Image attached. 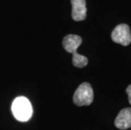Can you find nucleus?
<instances>
[{
    "label": "nucleus",
    "mask_w": 131,
    "mask_h": 130,
    "mask_svg": "<svg viewBox=\"0 0 131 130\" xmlns=\"http://www.w3.org/2000/svg\"><path fill=\"white\" fill-rule=\"evenodd\" d=\"M12 112L18 121L26 122L32 116V107L30 101L24 96L15 98L12 103Z\"/></svg>",
    "instance_id": "1"
},
{
    "label": "nucleus",
    "mask_w": 131,
    "mask_h": 130,
    "mask_svg": "<svg viewBox=\"0 0 131 130\" xmlns=\"http://www.w3.org/2000/svg\"><path fill=\"white\" fill-rule=\"evenodd\" d=\"M94 98L93 90L89 83H82L74 94L73 101L75 105L79 107L89 106L92 103Z\"/></svg>",
    "instance_id": "2"
},
{
    "label": "nucleus",
    "mask_w": 131,
    "mask_h": 130,
    "mask_svg": "<svg viewBox=\"0 0 131 130\" xmlns=\"http://www.w3.org/2000/svg\"><path fill=\"white\" fill-rule=\"evenodd\" d=\"M111 37L115 43L121 44L123 46L129 45L131 43V33L129 26L126 24L117 26L113 30Z\"/></svg>",
    "instance_id": "3"
},
{
    "label": "nucleus",
    "mask_w": 131,
    "mask_h": 130,
    "mask_svg": "<svg viewBox=\"0 0 131 130\" xmlns=\"http://www.w3.org/2000/svg\"><path fill=\"white\" fill-rule=\"evenodd\" d=\"M72 18L75 21L84 20L86 18V3L85 0H71Z\"/></svg>",
    "instance_id": "4"
},
{
    "label": "nucleus",
    "mask_w": 131,
    "mask_h": 130,
    "mask_svg": "<svg viewBox=\"0 0 131 130\" xmlns=\"http://www.w3.org/2000/svg\"><path fill=\"white\" fill-rule=\"evenodd\" d=\"M115 126L121 130L131 128V108H124L119 112L115 119Z\"/></svg>",
    "instance_id": "5"
},
{
    "label": "nucleus",
    "mask_w": 131,
    "mask_h": 130,
    "mask_svg": "<svg viewBox=\"0 0 131 130\" xmlns=\"http://www.w3.org/2000/svg\"><path fill=\"white\" fill-rule=\"evenodd\" d=\"M81 43H82L81 37L77 35H68L63 40V48L68 52L72 54L77 52V49L81 45Z\"/></svg>",
    "instance_id": "6"
},
{
    "label": "nucleus",
    "mask_w": 131,
    "mask_h": 130,
    "mask_svg": "<svg viewBox=\"0 0 131 130\" xmlns=\"http://www.w3.org/2000/svg\"><path fill=\"white\" fill-rule=\"evenodd\" d=\"M72 62H73V65L76 68H84L87 65L88 59L83 55L79 54L78 52H75L73 54V58H72Z\"/></svg>",
    "instance_id": "7"
},
{
    "label": "nucleus",
    "mask_w": 131,
    "mask_h": 130,
    "mask_svg": "<svg viewBox=\"0 0 131 130\" xmlns=\"http://www.w3.org/2000/svg\"><path fill=\"white\" fill-rule=\"evenodd\" d=\"M126 91H127L128 96H129V103L131 104V85L127 87Z\"/></svg>",
    "instance_id": "8"
}]
</instances>
